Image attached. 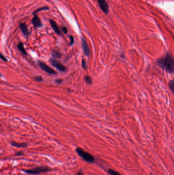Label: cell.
<instances>
[{
    "instance_id": "cell-1",
    "label": "cell",
    "mask_w": 174,
    "mask_h": 175,
    "mask_svg": "<svg viewBox=\"0 0 174 175\" xmlns=\"http://www.w3.org/2000/svg\"><path fill=\"white\" fill-rule=\"evenodd\" d=\"M158 65L163 70L169 73H172L174 71V61L173 57L167 53L164 57L160 58L158 61Z\"/></svg>"
},
{
    "instance_id": "cell-2",
    "label": "cell",
    "mask_w": 174,
    "mask_h": 175,
    "mask_svg": "<svg viewBox=\"0 0 174 175\" xmlns=\"http://www.w3.org/2000/svg\"><path fill=\"white\" fill-rule=\"evenodd\" d=\"M76 152L77 154L85 162L90 163H93L95 162L96 159L95 157L90 153L83 150L82 148L78 147L76 149Z\"/></svg>"
},
{
    "instance_id": "cell-3",
    "label": "cell",
    "mask_w": 174,
    "mask_h": 175,
    "mask_svg": "<svg viewBox=\"0 0 174 175\" xmlns=\"http://www.w3.org/2000/svg\"><path fill=\"white\" fill-rule=\"evenodd\" d=\"M51 170V169L49 167L41 166V167H35L32 169H23V171H24L25 172L29 174L36 175V174H39L40 173L49 171Z\"/></svg>"
},
{
    "instance_id": "cell-4",
    "label": "cell",
    "mask_w": 174,
    "mask_h": 175,
    "mask_svg": "<svg viewBox=\"0 0 174 175\" xmlns=\"http://www.w3.org/2000/svg\"><path fill=\"white\" fill-rule=\"evenodd\" d=\"M38 65L39 67L41 68V69L43 70L44 71H45L46 72H47V73L49 74H56V71L54 69L50 67L49 66H48L47 64H46L44 62L39 61Z\"/></svg>"
},
{
    "instance_id": "cell-5",
    "label": "cell",
    "mask_w": 174,
    "mask_h": 175,
    "mask_svg": "<svg viewBox=\"0 0 174 175\" xmlns=\"http://www.w3.org/2000/svg\"><path fill=\"white\" fill-rule=\"evenodd\" d=\"M51 64L59 71L62 72H64L66 70V68L64 66H63L60 62L57 60L55 59L52 58L50 59Z\"/></svg>"
},
{
    "instance_id": "cell-6",
    "label": "cell",
    "mask_w": 174,
    "mask_h": 175,
    "mask_svg": "<svg viewBox=\"0 0 174 175\" xmlns=\"http://www.w3.org/2000/svg\"><path fill=\"white\" fill-rule=\"evenodd\" d=\"M34 16L32 20V25H33V26L35 28H40V27H41L43 25H42V23L40 18L36 15H34Z\"/></svg>"
},
{
    "instance_id": "cell-7",
    "label": "cell",
    "mask_w": 174,
    "mask_h": 175,
    "mask_svg": "<svg viewBox=\"0 0 174 175\" xmlns=\"http://www.w3.org/2000/svg\"><path fill=\"white\" fill-rule=\"evenodd\" d=\"M99 5L103 11L107 14L109 11V7L105 0H98Z\"/></svg>"
},
{
    "instance_id": "cell-8",
    "label": "cell",
    "mask_w": 174,
    "mask_h": 175,
    "mask_svg": "<svg viewBox=\"0 0 174 175\" xmlns=\"http://www.w3.org/2000/svg\"><path fill=\"white\" fill-rule=\"evenodd\" d=\"M20 28L25 36H28L30 35V31L27 25L25 23H20Z\"/></svg>"
},
{
    "instance_id": "cell-9",
    "label": "cell",
    "mask_w": 174,
    "mask_h": 175,
    "mask_svg": "<svg viewBox=\"0 0 174 175\" xmlns=\"http://www.w3.org/2000/svg\"><path fill=\"white\" fill-rule=\"evenodd\" d=\"M82 48H83L84 53L87 56H89L90 55L89 47L88 45V43H87L86 40L84 38L82 39Z\"/></svg>"
},
{
    "instance_id": "cell-10",
    "label": "cell",
    "mask_w": 174,
    "mask_h": 175,
    "mask_svg": "<svg viewBox=\"0 0 174 175\" xmlns=\"http://www.w3.org/2000/svg\"><path fill=\"white\" fill-rule=\"evenodd\" d=\"M49 21H50V24H51L52 27L53 28V29L55 31V32L57 34H58L59 35H61V31H60V29L59 28V27L57 25L56 23L54 20H50Z\"/></svg>"
},
{
    "instance_id": "cell-11",
    "label": "cell",
    "mask_w": 174,
    "mask_h": 175,
    "mask_svg": "<svg viewBox=\"0 0 174 175\" xmlns=\"http://www.w3.org/2000/svg\"><path fill=\"white\" fill-rule=\"evenodd\" d=\"M11 145L14 147H22V148H24V147H26L28 146V144L26 143H17L16 142H12L11 143Z\"/></svg>"
},
{
    "instance_id": "cell-12",
    "label": "cell",
    "mask_w": 174,
    "mask_h": 175,
    "mask_svg": "<svg viewBox=\"0 0 174 175\" xmlns=\"http://www.w3.org/2000/svg\"><path fill=\"white\" fill-rule=\"evenodd\" d=\"M107 172L109 175H122L121 173L111 168H108L107 170Z\"/></svg>"
},
{
    "instance_id": "cell-13",
    "label": "cell",
    "mask_w": 174,
    "mask_h": 175,
    "mask_svg": "<svg viewBox=\"0 0 174 175\" xmlns=\"http://www.w3.org/2000/svg\"><path fill=\"white\" fill-rule=\"evenodd\" d=\"M18 48L19 49V50L22 52L23 53V54H26L27 55V53L26 52V51L24 47V45H23V44L22 43V42H20V43H19L18 45Z\"/></svg>"
},
{
    "instance_id": "cell-14",
    "label": "cell",
    "mask_w": 174,
    "mask_h": 175,
    "mask_svg": "<svg viewBox=\"0 0 174 175\" xmlns=\"http://www.w3.org/2000/svg\"><path fill=\"white\" fill-rule=\"evenodd\" d=\"M49 7H48V6H44V7H42L41 8H39L37 9H36V10H35L33 13V15H36L37 13L39 12H40L41 11H43V10H49Z\"/></svg>"
},
{
    "instance_id": "cell-15",
    "label": "cell",
    "mask_w": 174,
    "mask_h": 175,
    "mask_svg": "<svg viewBox=\"0 0 174 175\" xmlns=\"http://www.w3.org/2000/svg\"><path fill=\"white\" fill-rule=\"evenodd\" d=\"M61 55V54L57 51L54 50L52 52V56L55 58H60Z\"/></svg>"
},
{
    "instance_id": "cell-16",
    "label": "cell",
    "mask_w": 174,
    "mask_h": 175,
    "mask_svg": "<svg viewBox=\"0 0 174 175\" xmlns=\"http://www.w3.org/2000/svg\"><path fill=\"white\" fill-rule=\"evenodd\" d=\"M85 80L86 81V82L88 83V84H92V82H93V80H92V78L89 76H86L85 77Z\"/></svg>"
},
{
    "instance_id": "cell-17",
    "label": "cell",
    "mask_w": 174,
    "mask_h": 175,
    "mask_svg": "<svg viewBox=\"0 0 174 175\" xmlns=\"http://www.w3.org/2000/svg\"><path fill=\"white\" fill-rule=\"evenodd\" d=\"M169 89L173 92V89H174V83H173V80L169 82Z\"/></svg>"
},
{
    "instance_id": "cell-18",
    "label": "cell",
    "mask_w": 174,
    "mask_h": 175,
    "mask_svg": "<svg viewBox=\"0 0 174 175\" xmlns=\"http://www.w3.org/2000/svg\"><path fill=\"white\" fill-rule=\"evenodd\" d=\"M35 79L36 80V81H38V82H41L43 80V78L41 76H37L36 77H35Z\"/></svg>"
},
{
    "instance_id": "cell-19",
    "label": "cell",
    "mask_w": 174,
    "mask_h": 175,
    "mask_svg": "<svg viewBox=\"0 0 174 175\" xmlns=\"http://www.w3.org/2000/svg\"><path fill=\"white\" fill-rule=\"evenodd\" d=\"M23 154H24V152L23 151H19V152H17L15 154V155L17 156H22Z\"/></svg>"
},
{
    "instance_id": "cell-20",
    "label": "cell",
    "mask_w": 174,
    "mask_h": 175,
    "mask_svg": "<svg viewBox=\"0 0 174 175\" xmlns=\"http://www.w3.org/2000/svg\"><path fill=\"white\" fill-rule=\"evenodd\" d=\"M0 58H1L2 60H3V61H7L6 58L3 55H2V54H0Z\"/></svg>"
},
{
    "instance_id": "cell-21",
    "label": "cell",
    "mask_w": 174,
    "mask_h": 175,
    "mask_svg": "<svg viewBox=\"0 0 174 175\" xmlns=\"http://www.w3.org/2000/svg\"><path fill=\"white\" fill-rule=\"evenodd\" d=\"M61 29H62V31H63L65 34H66V33H67V28H66L65 27H61Z\"/></svg>"
},
{
    "instance_id": "cell-22",
    "label": "cell",
    "mask_w": 174,
    "mask_h": 175,
    "mask_svg": "<svg viewBox=\"0 0 174 175\" xmlns=\"http://www.w3.org/2000/svg\"><path fill=\"white\" fill-rule=\"evenodd\" d=\"M77 175H84L83 171H82L81 169L79 170V171L77 172Z\"/></svg>"
},
{
    "instance_id": "cell-23",
    "label": "cell",
    "mask_w": 174,
    "mask_h": 175,
    "mask_svg": "<svg viewBox=\"0 0 174 175\" xmlns=\"http://www.w3.org/2000/svg\"><path fill=\"white\" fill-rule=\"evenodd\" d=\"M82 67H83V68L84 69H85L86 67V62H85V61L84 59L82 60Z\"/></svg>"
},
{
    "instance_id": "cell-24",
    "label": "cell",
    "mask_w": 174,
    "mask_h": 175,
    "mask_svg": "<svg viewBox=\"0 0 174 175\" xmlns=\"http://www.w3.org/2000/svg\"><path fill=\"white\" fill-rule=\"evenodd\" d=\"M70 45H72L73 44V43H74V38H73V36H70Z\"/></svg>"
},
{
    "instance_id": "cell-25",
    "label": "cell",
    "mask_w": 174,
    "mask_h": 175,
    "mask_svg": "<svg viewBox=\"0 0 174 175\" xmlns=\"http://www.w3.org/2000/svg\"><path fill=\"white\" fill-rule=\"evenodd\" d=\"M62 81V80L61 79H58L56 81V82L57 83H61V82Z\"/></svg>"
},
{
    "instance_id": "cell-26",
    "label": "cell",
    "mask_w": 174,
    "mask_h": 175,
    "mask_svg": "<svg viewBox=\"0 0 174 175\" xmlns=\"http://www.w3.org/2000/svg\"><path fill=\"white\" fill-rule=\"evenodd\" d=\"M0 76H1V74H0Z\"/></svg>"
}]
</instances>
